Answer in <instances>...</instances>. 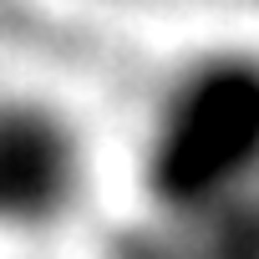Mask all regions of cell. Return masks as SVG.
<instances>
[{"mask_svg": "<svg viewBox=\"0 0 259 259\" xmlns=\"http://www.w3.org/2000/svg\"><path fill=\"white\" fill-rule=\"evenodd\" d=\"M87 183L92 148L81 122L36 92H0V234L36 239L61 229Z\"/></svg>", "mask_w": 259, "mask_h": 259, "instance_id": "cell-2", "label": "cell"}, {"mask_svg": "<svg viewBox=\"0 0 259 259\" xmlns=\"http://www.w3.org/2000/svg\"><path fill=\"white\" fill-rule=\"evenodd\" d=\"M259 143V81L244 56H208L178 76L153 127V188L178 213H203L249 173Z\"/></svg>", "mask_w": 259, "mask_h": 259, "instance_id": "cell-1", "label": "cell"}]
</instances>
